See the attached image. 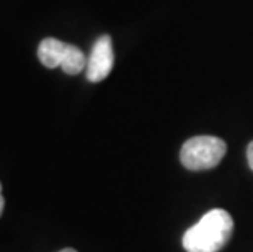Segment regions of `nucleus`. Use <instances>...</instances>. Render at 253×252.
Returning <instances> with one entry per match:
<instances>
[{
	"instance_id": "nucleus-1",
	"label": "nucleus",
	"mask_w": 253,
	"mask_h": 252,
	"mask_svg": "<svg viewBox=\"0 0 253 252\" xmlns=\"http://www.w3.org/2000/svg\"><path fill=\"white\" fill-rule=\"evenodd\" d=\"M232 231V216L222 208H214L183 234V248L186 252H219L229 243Z\"/></svg>"
},
{
	"instance_id": "nucleus-2",
	"label": "nucleus",
	"mask_w": 253,
	"mask_h": 252,
	"mask_svg": "<svg viewBox=\"0 0 253 252\" xmlns=\"http://www.w3.org/2000/svg\"><path fill=\"white\" fill-rule=\"evenodd\" d=\"M227 152V144L224 139L216 136H195L190 138L181 146L180 160L183 167L198 172V170L214 169Z\"/></svg>"
},
{
	"instance_id": "nucleus-3",
	"label": "nucleus",
	"mask_w": 253,
	"mask_h": 252,
	"mask_svg": "<svg viewBox=\"0 0 253 252\" xmlns=\"http://www.w3.org/2000/svg\"><path fill=\"white\" fill-rule=\"evenodd\" d=\"M38 57L47 69L62 67L69 76H77L87 69V57L82 50L56 38H44L38 46Z\"/></svg>"
},
{
	"instance_id": "nucleus-4",
	"label": "nucleus",
	"mask_w": 253,
	"mask_h": 252,
	"mask_svg": "<svg viewBox=\"0 0 253 252\" xmlns=\"http://www.w3.org/2000/svg\"><path fill=\"white\" fill-rule=\"evenodd\" d=\"M113 64H115V52H113L111 36L101 35L95 41L87 59V69H85L87 79L90 82H101L110 76V72L113 71Z\"/></svg>"
},
{
	"instance_id": "nucleus-5",
	"label": "nucleus",
	"mask_w": 253,
	"mask_h": 252,
	"mask_svg": "<svg viewBox=\"0 0 253 252\" xmlns=\"http://www.w3.org/2000/svg\"><path fill=\"white\" fill-rule=\"evenodd\" d=\"M247 159H249V165H250V169L253 170V141L249 144V148H247Z\"/></svg>"
},
{
	"instance_id": "nucleus-6",
	"label": "nucleus",
	"mask_w": 253,
	"mask_h": 252,
	"mask_svg": "<svg viewBox=\"0 0 253 252\" xmlns=\"http://www.w3.org/2000/svg\"><path fill=\"white\" fill-rule=\"evenodd\" d=\"M3 206H5V200L2 197V184H0V216H2V213H3Z\"/></svg>"
},
{
	"instance_id": "nucleus-7",
	"label": "nucleus",
	"mask_w": 253,
	"mask_h": 252,
	"mask_svg": "<svg viewBox=\"0 0 253 252\" xmlns=\"http://www.w3.org/2000/svg\"><path fill=\"white\" fill-rule=\"evenodd\" d=\"M59 252H77V251L72 249V248H67V249H62V251H59Z\"/></svg>"
}]
</instances>
